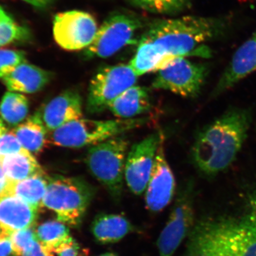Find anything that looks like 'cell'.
<instances>
[{
  "mask_svg": "<svg viewBox=\"0 0 256 256\" xmlns=\"http://www.w3.org/2000/svg\"><path fill=\"white\" fill-rule=\"evenodd\" d=\"M229 24L228 16L162 18L149 25L140 40L151 45L166 60L194 56L210 58L212 50L206 43L224 34Z\"/></svg>",
  "mask_w": 256,
  "mask_h": 256,
  "instance_id": "obj_1",
  "label": "cell"
},
{
  "mask_svg": "<svg viewBox=\"0 0 256 256\" xmlns=\"http://www.w3.org/2000/svg\"><path fill=\"white\" fill-rule=\"evenodd\" d=\"M252 122L250 110L232 108L202 128L192 149L200 173L214 178L228 169L242 150Z\"/></svg>",
  "mask_w": 256,
  "mask_h": 256,
  "instance_id": "obj_2",
  "label": "cell"
},
{
  "mask_svg": "<svg viewBox=\"0 0 256 256\" xmlns=\"http://www.w3.org/2000/svg\"><path fill=\"white\" fill-rule=\"evenodd\" d=\"M184 256H256V228L242 218H206L195 224Z\"/></svg>",
  "mask_w": 256,
  "mask_h": 256,
  "instance_id": "obj_3",
  "label": "cell"
},
{
  "mask_svg": "<svg viewBox=\"0 0 256 256\" xmlns=\"http://www.w3.org/2000/svg\"><path fill=\"white\" fill-rule=\"evenodd\" d=\"M95 194V188L84 178L57 174L48 176L42 205L52 210L57 220L78 228Z\"/></svg>",
  "mask_w": 256,
  "mask_h": 256,
  "instance_id": "obj_4",
  "label": "cell"
},
{
  "mask_svg": "<svg viewBox=\"0 0 256 256\" xmlns=\"http://www.w3.org/2000/svg\"><path fill=\"white\" fill-rule=\"evenodd\" d=\"M146 118L94 120L78 119L50 132L48 140L56 146L80 148L96 146L142 126Z\"/></svg>",
  "mask_w": 256,
  "mask_h": 256,
  "instance_id": "obj_5",
  "label": "cell"
},
{
  "mask_svg": "<svg viewBox=\"0 0 256 256\" xmlns=\"http://www.w3.org/2000/svg\"><path fill=\"white\" fill-rule=\"evenodd\" d=\"M128 146L127 139L116 136L92 146L86 158L89 171L114 202H120L122 196Z\"/></svg>",
  "mask_w": 256,
  "mask_h": 256,
  "instance_id": "obj_6",
  "label": "cell"
},
{
  "mask_svg": "<svg viewBox=\"0 0 256 256\" xmlns=\"http://www.w3.org/2000/svg\"><path fill=\"white\" fill-rule=\"evenodd\" d=\"M208 74L206 64L192 62L186 57H173L158 69L152 86L194 98L200 95Z\"/></svg>",
  "mask_w": 256,
  "mask_h": 256,
  "instance_id": "obj_7",
  "label": "cell"
},
{
  "mask_svg": "<svg viewBox=\"0 0 256 256\" xmlns=\"http://www.w3.org/2000/svg\"><path fill=\"white\" fill-rule=\"evenodd\" d=\"M142 21L130 13H114L101 25L94 42L86 48V58H108L136 41L134 36L142 28Z\"/></svg>",
  "mask_w": 256,
  "mask_h": 256,
  "instance_id": "obj_8",
  "label": "cell"
},
{
  "mask_svg": "<svg viewBox=\"0 0 256 256\" xmlns=\"http://www.w3.org/2000/svg\"><path fill=\"white\" fill-rule=\"evenodd\" d=\"M138 78L129 64L109 66L100 68L89 86L88 112L99 114L108 108L120 94L134 86Z\"/></svg>",
  "mask_w": 256,
  "mask_h": 256,
  "instance_id": "obj_9",
  "label": "cell"
},
{
  "mask_svg": "<svg viewBox=\"0 0 256 256\" xmlns=\"http://www.w3.org/2000/svg\"><path fill=\"white\" fill-rule=\"evenodd\" d=\"M193 186L178 193L169 218L156 242L159 256H173L194 227Z\"/></svg>",
  "mask_w": 256,
  "mask_h": 256,
  "instance_id": "obj_10",
  "label": "cell"
},
{
  "mask_svg": "<svg viewBox=\"0 0 256 256\" xmlns=\"http://www.w3.org/2000/svg\"><path fill=\"white\" fill-rule=\"evenodd\" d=\"M98 30L95 18L86 12L70 10L58 13L54 18V37L65 50L86 48L94 42Z\"/></svg>",
  "mask_w": 256,
  "mask_h": 256,
  "instance_id": "obj_11",
  "label": "cell"
},
{
  "mask_svg": "<svg viewBox=\"0 0 256 256\" xmlns=\"http://www.w3.org/2000/svg\"><path fill=\"white\" fill-rule=\"evenodd\" d=\"M163 137L162 132L153 133L134 144L128 152L124 180L134 194L141 195L146 192L156 162L158 146Z\"/></svg>",
  "mask_w": 256,
  "mask_h": 256,
  "instance_id": "obj_12",
  "label": "cell"
},
{
  "mask_svg": "<svg viewBox=\"0 0 256 256\" xmlns=\"http://www.w3.org/2000/svg\"><path fill=\"white\" fill-rule=\"evenodd\" d=\"M164 136L156 152V162L146 190V207L152 213L168 206L174 195L176 182L174 174L165 156Z\"/></svg>",
  "mask_w": 256,
  "mask_h": 256,
  "instance_id": "obj_13",
  "label": "cell"
},
{
  "mask_svg": "<svg viewBox=\"0 0 256 256\" xmlns=\"http://www.w3.org/2000/svg\"><path fill=\"white\" fill-rule=\"evenodd\" d=\"M256 70V30L250 37L236 50L228 66L222 74L213 92L217 97L232 88L239 82Z\"/></svg>",
  "mask_w": 256,
  "mask_h": 256,
  "instance_id": "obj_14",
  "label": "cell"
},
{
  "mask_svg": "<svg viewBox=\"0 0 256 256\" xmlns=\"http://www.w3.org/2000/svg\"><path fill=\"white\" fill-rule=\"evenodd\" d=\"M38 112L47 130L52 132L64 124L82 118V98L75 90H66Z\"/></svg>",
  "mask_w": 256,
  "mask_h": 256,
  "instance_id": "obj_15",
  "label": "cell"
},
{
  "mask_svg": "<svg viewBox=\"0 0 256 256\" xmlns=\"http://www.w3.org/2000/svg\"><path fill=\"white\" fill-rule=\"evenodd\" d=\"M38 210L14 195L0 197V232L11 235L16 230L32 228Z\"/></svg>",
  "mask_w": 256,
  "mask_h": 256,
  "instance_id": "obj_16",
  "label": "cell"
},
{
  "mask_svg": "<svg viewBox=\"0 0 256 256\" xmlns=\"http://www.w3.org/2000/svg\"><path fill=\"white\" fill-rule=\"evenodd\" d=\"M90 228L96 242L102 244L118 242L136 230V226L124 216L105 213L96 216Z\"/></svg>",
  "mask_w": 256,
  "mask_h": 256,
  "instance_id": "obj_17",
  "label": "cell"
},
{
  "mask_svg": "<svg viewBox=\"0 0 256 256\" xmlns=\"http://www.w3.org/2000/svg\"><path fill=\"white\" fill-rule=\"evenodd\" d=\"M52 76L50 72L24 62L3 80L10 90L34 94L43 89Z\"/></svg>",
  "mask_w": 256,
  "mask_h": 256,
  "instance_id": "obj_18",
  "label": "cell"
},
{
  "mask_svg": "<svg viewBox=\"0 0 256 256\" xmlns=\"http://www.w3.org/2000/svg\"><path fill=\"white\" fill-rule=\"evenodd\" d=\"M149 92L146 87L133 86L120 94L110 104L108 109L116 117L132 119L150 110Z\"/></svg>",
  "mask_w": 256,
  "mask_h": 256,
  "instance_id": "obj_19",
  "label": "cell"
},
{
  "mask_svg": "<svg viewBox=\"0 0 256 256\" xmlns=\"http://www.w3.org/2000/svg\"><path fill=\"white\" fill-rule=\"evenodd\" d=\"M0 163L10 182L46 174L34 156L25 149L16 154L4 156L0 159Z\"/></svg>",
  "mask_w": 256,
  "mask_h": 256,
  "instance_id": "obj_20",
  "label": "cell"
},
{
  "mask_svg": "<svg viewBox=\"0 0 256 256\" xmlns=\"http://www.w3.org/2000/svg\"><path fill=\"white\" fill-rule=\"evenodd\" d=\"M14 133L24 149L31 153L43 150L48 142V130L38 112L15 128Z\"/></svg>",
  "mask_w": 256,
  "mask_h": 256,
  "instance_id": "obj_21",
  "label": "cell"
},
{
  "mask_svg": "<svg viewBox=\"0 0 256 256\" xmlns=\"http://www.w3.org/2000/svg\"><path fill=\"white\" fill-rule=\"evenodd\" d=\"M48 176L36 175L32 178L10 183L9 194L14 195L38 210L43 206L44 197L46 194Z\"/></svg>",
  "mask_w": 256,
  "mask_h": 256,
  "instance_id": "obj_22",
  "label": "cell"
},
{
  "mask_svg": "<svg viewBox=\"0 0 256 256\" xmlns=\"http://www.w3.org/2000/svg\"><path fill=\"white\" fill-rule=\"evenodd\" d=\"M35 232L38 242L54 254L74 239L68 226L58 220L44 222Z\"/></svg>",
  "mask_w": 256,
  "mask_h": 256,
  "instance_id": "obj_23",
  "label": "cell"
},
{
  "mask_svg": "<svg viewBox=\"0 0 256 256\" xmlns=\"http://www.w3.org/2000/svg\"><path fill=\"white\" fill-rule=\"evenodd\" d=\"M28 112V101L21 94L8 92L0 104L1 117L8 124L16 126L26 118Z\"/></svg>",
  "mask_w": 256,
  "mask_h": 256,
  "instance_id": "obj_24",
  "label": "cell"
},
{
  "mask_svg": "<svg viewBox=\"0 0 256 256\" xmlns=\"http://www.w3.org/2000/svg\"><path fill=\"white\" fill-rule=\"evenodd\" d=\"M31 33L26 26L16 22L4 9L0 12V46L28 41Z\"/></svg>",
  "mask_w": 256,
  "mask_h": 256,
  "instance_id": "obj_25",
  "label": "cell"
},
{
  "mask_svg": "<svg viewBox=\"0 0 256 256\" xmlns=\"http://www.w3.org/2000/svg\"><path fill=\"white\" fill-rule=\"evenodd\" d=\"M134 6L160 14H173L186 9L191 0H129Z\"/></svg>",
  "mask_w": 256,
  "mask_h": 256,
  "instance_id": "obj_26",
  "label": "cell"
},
{
  "mask_svg": "<svg viewBox=\"0 0 256 256\" xmlns=\"http://www.w3.org/2000/svg\"><path fill=\"white\" fill-rule=\"evenodd\" d=\"M24 62L26 54L22 50H0V78H4Z\"/></svg>",
  "mask_w": 256,
  "mask_h": 256,
  "instance_id": "obj_27",
  "label": "cell"
},
{
  "mask_svg": "<svg viewBox=\"0 0 256 256\" xmlns=\"http://www.w3.org/2000/svg\"><path fill=\"white\" fill-rule=\"evenodd\" d=\"M15 255L22 256L33 246L37 240L36 232L33 227L16 230L10 235Z\"/></svg>",
  "mask_w": 256,
  "mask_h": 256,
  "instance_id": "obj_28",
  "label": "cell"
},
{
  "mask_svg": "<svg viewBox=\"0 0 256 256\" xmlns=\"http://www.w3.org/2000/svg\"><path fill=\"white\" fill-rule=\"evenodd\" d=\"M23 149L13 131L4 133L0 137V159L16 154Z\"/></svg>",
  "mask_w": 256,
  "mask_h": 256,
  "instance_id": "obj_29",
  "label": "cell"
},
{
  "mask_svg": "<svg viewBox=\"0 0 256 256\" xmlns=\"http://www.w3.org/2000/svg\"><path fill=\"white\" fill-rule=\"evenodd\" d=\"M56 254L57 256H89V250L74 238L60 248Z\"/></svg>",
  "mask_w": 256,
  "mask_h": 256,
  "instance_id": "obj_30",
  "label": "cell"
},
{
  "mask_svg": "<svg viewBox=\"0 0 256 256\" xmlns=\"http://www.w3.org/2000/svg\"><path fill=\"white\" fill-rule=\"evenodd\" d=\"M12 255H15V254L10 235L0 232V256Z\"/></svg>",
  "mask_w": 256,
  "mask_h": 256,
  "instance_id": "obj_31",
  "label": "cell"
},
{
  "mask_svg": "<svg viewBox=\"0 0 256 256\" xmlns=\"http://www.w3.org/2000/svg\"><path fill=\"white\" fill-rule=\"evenodd\" d=\"M22 256H54V252L42 245L37 240L33 246L24 252Z\"/></svg>",
  "mask_w": 256,
  "mask_h": 256,
  "instance_id": "obj_32",
  "label": "cell"
},
{
  "mask_svg": "<svg viewBox=\"0 0 256 256\" xmlns=\"http://www.w3.org/2000/svg\"><path fill=\"white\" fill-rule=\"evenodd\" d=\"M249 212L246 216L247 220H249L252 226L256 228V192L250 195L248 198Z\"/></svg>",
  "mask_w": 256,
  "mask_h": 256,
  "instance_id": "obj_33",
  "label": "cell"
},
{
  "mask_svg": "<svg viewBox=\"0 0 256 256\" xmlns=\"http://www.w3.org/2000/svg\"><path fill=\"white\" fill-rule=\"evenodd\" d=\"M10 182L5 175L0 163V197L9 194Z\"/></svg>",
  "mask_w": 256,
  "mask_h": 256,
  "instance_id": "obj_34",
  "label": "cell"
},
{
  "mask_svg": "<svg viewBox=\"0 0 256 256\" xmlns=\"http://www.w3.org/2000/svg\"><path fill=\"white\" fill-rule=\"evenodd\" d=\"M22 1L26 2V3L35 6V8L42 9V8L50 6L55 0H22Z\"/></svg>",
  "mask_w": 256,
  "mask_h": 256,
  "instance_id": "obj_35",
  "label": "cell"
},
{
  "mask_svg": "<svg viewBox=\"0 0 256 256\" xmlns=\"http://www.w3.org/2000/svg\"><path fill=\"white\" fill-rule=\"evenodd\" d=\"M6 132V128H5L4 124H3L2 121L0 119V137H1L2 134H4V133Z\"/></svg>",
  "mask_w": 256,
  "mask_h": 256,
  "instance_id": "obj_36",
  "label": "cell"
},
{
  "mask_svg": "<svg viewBox=\"0 0 256 256\" xmlns=\"http://www.w3.org/2000/svg\"><path fill=\"white\" fill-rule=\"evenodd\" d=\"M98 256H118L116 254H114V252H105V254H101V255Z\"/></svg>",
  "mask_w": 256,
  "mask_h": 256,
  "instance_id": "obj_37",
  "label": "cell"
},
{
  "mask_svg": "<svg viewBox=\"0 0 256 256\" xmlns=\"http://www.w3.org/2000/svg\"><path fill=\"white\" fill-rule=\"evenodd\" d=\"M2 9V8L1 6H0V12H1Z\"/></svg>",
  "mask_w": 256,
  "mask_h": 256,
  "instance_id": "obj_38",
  "label": "cell"
}]
</instances>
